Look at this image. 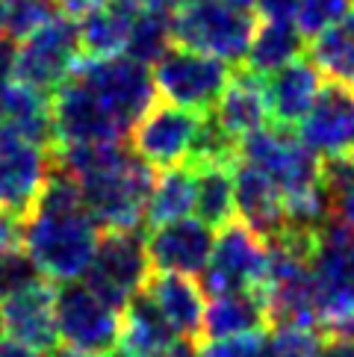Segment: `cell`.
Here are the masks:
<instances>
[{"instance_id":"13","label":"cell","mask_w":354,"mask_h":357,"mask_svg":"<svg viewBox=\"0 0 354 357\" xmlns=\"http://www.w3.org/2000/svg\"><path fill=\"white\" fill-rule=\"evenodd\" d=\"M201 112L180 109L174 104H157L151 107L142 119L133 124L130 130V151L151 169H177L186 165L192 154L198 127H201Z\"/></svg>"},{"instance_id":"16","label":"cell","mask_w":354,"mask_h":357,"mask_svg":"<svg viewBox=\"0 0 354 357\" xmlns=\"http://www.w3.org/2000/svg\"><path fill=\"white\" fill-rule=\"evenodd\" d=\"M298 139L319 157L354 151V86L322 83L310 112L298 124Z\"/></svg>"},{"instance_id":"11","label":"cell","mask_w":354,"mask_h":357,"mask_svg":"<svg viewBox=\"0 0 354 357\" xmlns=\"http://www.w3.org/2000/svg\"><path fill=\"white\" fill-rule=\"evenodd\" d=\"M56 337L62 346L107 357L121 340V313L100 301L83 280L56 289Z\"/></svg>"},{"instance_id":"33","label":"cell","mask_w":354,"mask_h":357,"mask_svg":"<svg viewBox=\"0 0 354 357\" xmlns=\"http://www.w3.org/2000/svg\"><path fill=\"white\" fill-rule=\"evenodd\" d=\"M36 278H39V272H36V266L30 263L24 245L0 251V298H6L12 292H18L21 287L33 284Z\"/></svg>"},{"instance_id":"38","label":"cell","mask_w":354,"mask_h":357,"mask_svg":"<svg viewBox=\"0 0 354 357\" xmlns=\"http://www.w3.org/2000/svg\"><path fill=\"white\" fill-rule=\"evenodd\" d=\"M12 74H15V42L0 36V89L12 83Z\"/></svg>"},{"instance_id":"9","label":"cell","mask_w":354,"mask_h":357,"mask_svg":"<svg viewBox=\"0 0 354 357\" xmlns=\"http://www.w3.org/2000/svg\"><path fill=\"white\" fill-rule=\"evenodd\" d=\"M151 77H154V89L166 104L207 116L231 80V66L174 45L154 66Z\"/></svg>"},{"instance_id":"28","label":"cell","mask_w":354,"mask_h":357,"mask_svg":"<svg viewBox=\"0 0 354 357\" xmlns=\"http://www.w3.org/2000/svg\"><path fill=\"white\" fill-rule=\"evenodd\" d=\"M310 62L319 74L337 83L354 86V6L310 42Z\"/></svg>"},{"instance_id":"29","label":"cell","mask_w":354,"mask_h":357,"mask_svg":"<svg viewBox=\"0 0 354 357\" xmlns=\"http://www.w3.org/2000/svg\"><path fill=\"white\" fill-rule=\"evenodd\" d=\"M171 47H174L171 15H166V12H154V9H136L124 56L148 68V66H157Z\"/></svg>"},{"instance_id":"21","label":"cell","mask_w":354,"mask_h":357,"mask_svg":"<svg viewBox=\"0 0 354 357\" xmlns=\"http://www.w3.org/2000/svg\"><path fill=\"white\" fill-rule=\"evenodd\" d=\"M213 121L231 139H243L248 133L269 124V104H266V83L248 71L231 74L224 92L219 95L216 107L210 109Z\"/></svg>"},{"instance_id":"6","label":"cell","mask_w":354,"mask_h":357,"mask_svg":"<svg viewBox=\"0 0 354 357\" xmlns=\"http://www.w3.org/2000/svg\"><path fill=\"white\" fill-rule=\"evenodd\" d=\"M151 263L139 227L136 231H104L98 239L92 266L83 275V284L112 310L124 313L128 301L145 287Z\"/></svg>"},{"instance_id":"39","label":"cell","mask_w":354,"mask_h":357,"mask_svg":"<svg viewBox=\"0 0 354 357\" xmlns=\"http://www.w3.org/2000/svg\"><path fill=\"white\" fill-rule=\"evenodd\" d=\"M316 357H354V342L343 337H322V346Z\"/></svg>"},{"instance_id":"4","label":"cell","mask_w":354,"mask_h":357,"mask_svg":"<svg viewBox=\"0 0 354 357\" xmlns=\"http://www.w3.org/2000/svg\"><path fill=\"white\" fill-rule=\"evenodd\" d=\"M239 160L269 177L284 201L310 192L322 177V157L313 154L298 136L269 124L239 139Z\"/></svg>"},{"instance_id":"22","label":"cell","mask_w":354,"mask_h":357,"mask_svg":"<svg viewBox=\"0 0 354 357\" xmlns=\"http://www.w3.org/2000/svg\"><path fill=\"white\" fill-rule=\"evenodd\" d=\"M266 331H269V316H266L263 292H227V296H216L210 298V304H204L198 342L266 334Z\"/></svg>"},{"instance_id":"5","label":"cell","mask_w":354,"mask_h":357,"mask_svg":"<svg viewBox=\"0 0 354 357\" xmlns=\"http://www.w3.org/2000/svg\"><path fill=\"white\" fill-rule=\"evenodd\" d=\"M266 272H269L266 239L251 234L243 222H227L219 227L198 287L210 298L227 296V292H263Z\"/></svg>"},{"instance_id":"18","label":"cell","mask_w":354,"mask_h":357,"mask_svg":"<svg viewBox=\"0 0 354 357\" xmlns=\"http://www.w3.org/2000/svg\"><path fill=\"white\" fill-rule=\"evenodd\" d=\"M233 210L239 222L266 242L275 239L286 227L284 195L263 172L243 160H236L233 165Z\"/></svg>"},{"instance_id":"3","label":"cell","mask_w":354,"mask_h":357,"mask_svg":"<svg viewBox=\"0 0 354 357\" xmlns=\"http://www.w3.org/2000/svg\"><path fill=\"white\" fill-rule=\"evenodd\" d=\"M257 18L227 0H186L171 12V39L177 47L195 50L227 66H239L248 54Z\"/></svg>"},{"instance_id":"26","label":"cell","mask_w":354,"mask_h":357,"mask_svg":"<svg viewBox=\"0 0 354 357\" xmlns=\"http://www.w3.org/2000/svg\"><path fill=\"white\" fill-rule=\"evenodd\" d=\"M236 165V162H233ZM233 165L231 162H198L189 165L195 177V210L198 222L210 231L233 222Z\"/></svg>"},{"instance_id":"44","label":"cell","mask_w":354,"mask_h":357,"mask_svg":"<svg viewBox=\"0 0 354 357\" xmlns=\"http://www.w3.org/2000/svg\"><path fill=\"white\" fill-rule=\"evenodd\" d=\"M227 3L236 9H251V6H257V0H227Z\"/></svg>"},{"instance_id":"40","label":"cell","mask_w":354,"mask_h":357,"mask_svg":"<svg viewBox=\"0 0 354 357\" xmlns=\"http://www.w3.org/2000/svg\"><path fill=\"white\" fill-rule=\"evenodd\" d=\"M130 3L136 9H154V12H166V15H171V12L180 9L186 0H130Z\"/></svg>"},{"instance_id":"35","label":"cell","mask_w":354,"mask_h":357,"mask_svg":"<svg viewBox=\"0 0 354 357\" xmlns=\"http://www.w3.org/2000/svg\"><path fill=\"white\" fill-rule=\"evenodd\" d=\"M260 21H289L295 24L298 0H257Z\"/></svg>"},{"instance_id":"34","label":"cell","mask_w":354,"mask_h":357,"mask_svg":"<svg viewBox=\"0 0 354 357\" xmlns=\"http://www.w3.org/2000/svg\"><path fill=\"white\" fill-rule=\"evenodd\" d=\"M263 346H266V334L198 342V357H263Z\"/></svg>"},{"instance_id":"30","label":"cell","mask_w":354,"mask_h":357,"mask_svg":"<svg viewBox=\"0 0 354 357\" xmlns=\"http://www.w3.org/2000/svg\"><path fill=\"white\" fill-rule=\"evenodd\" d=\"M56 15H59V9H56L54 0H12L3 36L12 42H24L27 36H33L36 30L45 27V24Z\"/></svg>"},{"instance_id":"36","label":"cell","mask_w":354,"mask_h":357,"mask_svg":"<svg viewBox=\"0 0 354 357\" xmlns=\"http://www.w3.org/2000/svg\"><path fill=\"white\" fill-rule=\"evenodd\" d=\"M328 204H331V219L354 227V183H348L346 189H339L334 195H328Z\"/></svg>"},{"instance_id":"45","label":"cell","mask_w":354,"mask_h":357,"mask_svg":"<svg viewBox=\"0 0 354 357\" xmlns=\"http://www.w3.org/2000/svg\"><path fill=\"white\" fill-rule=\"evenodd\" d=\"M0 340H3V319H0Z\"/></svg>"},{"instance_id":"19","label":"cell","mask_w":354,"mask_h":357,"mask_svg":"<svg viewBox=\"0 0 354 357\" xmlns=\"http://www.w3.org/2000/svg\"><path fill=\"white\" fill-rule=\"evenodd\" d=\"M319 89L322 74L307 56H298L281 71H275L266 83V104H269V119L275 121V127L281 130L298 127L310 112Z\"/></svg>"},{"instance_id":"15","label":"cell","mask_w":354,"mask_h":357,"mask_svg":"<svg viewBox=\"0 0 354 357\" xmlns=\"http://www.w3.org/2000/svg\"><path fill=\"white\" fill-rule=\"evenodd\" d=\"M0 319H3L6 340H15L39 354H47L50 349L59 346L56 287L45 278H36L33 284L0 298Z\"/></svg>"},{"instance_id":"8","label":"cell","mask_w":354,"mask_h":357,"mask_svg":"<svg viewBox=\"0 0 354 357\" xmlns=\"http://www.w3.org/2000/svg\"><path fill=\"white\" fill-rule=\"evenodd\" d=\"M50 124L56 139L54 148L121 145L130 136L128 127L104 107V100L71 74L59 89L50 92Z\"/></svg>"},{"instance_id":"27","label":"cell","mask_w":354,"mask_h":357,"mask_svg":"<svg viewBox=\"0 0 354 357\" xmlns=\"http://www.w3.org/2000/svg\"><path fill=\"white\" fill-rule=\"evenodd\" d=\"M195 210V177L189 165H177V169H166L154 177L151 186V198L145 207V225L160 227L169 222L189 219V213Z\"/></svg>"},{"instance_id":"24","label":"cell","mask_w":354,"mask_h":357,"mask_svg":"<svg viewBox=\"0 0 354 357\" xmlns=\"http://www.w3.org/2000/svg\"><path fill=\"white\" fill-rule=\"evenodd\" d=\"M133 15H136V6L130 0H109L107 6L95 9L92 15L80 18V24H77L80 56H86V59L124 56Z\"/></svg>"},{"instance_id":"25","label":"cell","mask_w":354,"mask_h":357,"mask_svg":"<svg viewBox=\"0 0 354 357\" xmlns=\"http://www.w3.org/2000/svg\"><path fill=\"white\" fill-rule=\"evenodd\" d=\"M307 39L298 33L295 24L289 21H257L254 36H251L248 54L243 59V71L266 77V74L281 71L293 59L305 56Z\"/></svg>"},{"instance_id":"31","label":"cell","mask_w":354,"mask_h":357,"mask_svg":"<svg viewBox=\"0 0 354 357\" xmlns=\"http://www.w3.org/2000/svg\"><path fill=\"white\" fill-rule=\"evenodd\" d=\"M351 6L354 0H298L295 27L305 39H316L328 27H334Z\"/></svg>"},{"instance_id":"20","label":"cell","mask_w":354,"mask_h":357,"mask_svg":"<svg viewBox=\"0 0 354 357\" xmlns=\"http://www.w3.org/2000/svg\"><path fill=\"white\" fill-rule=\"evenodd\" d=\"M142 289L157 304V310L166 316L174 334L198 346L201 319H204V292H201L198 280L171 272H151Z\"/></svg>"},{"instance_id":"37","label":"cell","mask_w":354,"mask_h":357,"mask_svg":"<svg viewBox=\"0 0 354 357\" xmlns=\"http://www.w3.org/2000/svg\"><path fill=\"white\" fill-rule=\"evenodd\" d=\"M54 3H56V9H59V12H62V15H66V18L77 21V18L92 15L95 9L107 6L109 0H54Z\"/></svg>"},{"instance_id":"1","label":"cell","mask_w":354,"mask_h":357,"mask_svg":"<svg viewBox=\"0 0 354 357\" xmlns=\"http://www.w3.org/2000/svg\"><path fill=\"white\" fill-rule=\"evenodd\" d=\"M50 165L71 177L98 231H136L154 186V169L128 145H66L50 151Z\"/></svg>"},{"instance_id":"43","label":"cell","mask_w":354,"mask_h":357,"mask_svg":"<svg viewBox=\"0 0 354 357\" xmlns=\"http://www.w3.org/2000/svg\"><path fill=\"white\" fill-rule=\"evenodd\" d=\"M12 9V0H0V36H3V27H6V15Z\"/></svg>"},{"instance_id":"42","label":"cell","mask_w":354,"mask_h":357,"mask_svg":"<svg viewBox=\"0 0 354 357\" xmlns=\"http://www.w3.org/2000/svg\"><path fill=\"white\" fill-rule=\"evenodd\" d=\"M45 357H100V354H88V351H77V349H71V346H56V349H50Z\"/></svg>"},{"instance_id":"17","label":"cell","mask_w":354,"mask_h":357,"mask_svg":"<svg viewBox=\"0 0 354 357\" xmlns=\"http://www.w3.org/2000/svg\"><path fill=\"white\" fill-rule=\"evenodd\" d=\"M216 234L198 219H180L151 227L145 236V251L151 272L171 275H201L213 254Z\"/></svg>"},{"instance_id":"10","label":"cell","mask_w":354,"mask_h":357,"mask_svg":"<svg viewBox=\"0 0 354 357\" xmlns=\"http://www.w3.org/2000/svg\"><path fill=\"white\" fill-rule=\"evenodd\" d=\"M71 77H77L83 86L92 89L104 100V107L128 130H133V124L154 107V98H157L151 71L128 56H112V59L80 56Z\"/></svg>"},{"instance_id":"32","label":"cell","mask_w":354,"mask_h":357,"mask_svg":"<svg viewBox=\"0 0 354 357\" xmlns=\"http://www.w3.org/2000/svg\"><path fill=\"white\" fill-rule=\"evenodd\" d=\"M322 346V331L313 328H277L266 337L263 357H316Z\"/></svg>"},{"instance_id":"7","label":"cell","mask_w":354,"mask_h":357,"mask_svg":"<svg viewBox=\"0 0 354 357\" xmlns=\"http://www.w3.org/2000/svg\"><path fill=\"white\" fill-rule=\"evenodd\" d=\"M310 272L319 296V319L328 328L354 313V227L343 222H325L316 231Z\"/></svg>"},{"instance_id":"23","label":"cell","mask_w":354,"mask_h":357,"mask_svg":"<svg viewBox=\"0 0 354 357\" xmlns=\"http://www.w3.org/2000/svg\"><path fill=\"white\" fill-rule=\"evenodd\" d=\"M0 124L18 130L30 142L54 151V124H50V95L27 83L12 80L0 89Z\"/></svg>"},{"instance_id":"2","label":"cell","mask_w":354,"mask_h":357,"mask_svg":"<svg viewBox=\"0 0 354 357\" xmlns=\"http://www.w3.org/2000/svg\"><path fill=\"white\" fill-rule=\"evenodd\" d=\"M100 231L86 213L77 183L50 169L39 198L21 219V245L39 278L50 284L80 280L92 266Z\"/></svg>"},{"instance_id":"14","label":"cell","mask_w":354,"mask_h":357,"mask_svg":"<svg viewBox=\"0 0 354 357\" xmlns=\"http://www.w3.org/2000/svg\"><path fill=\"white\" fill-rule=\"evenodd\" d=\"M50 151L0 124V210L21 222L50 177Z\"/></svg>"},{"instance_id":"41","label":"cell","mask_w":354,"mask_h":357,"mask_svg":"<svg viewBox=\"0 0 354 357\" xmlns=\"http://www.w3.org/2000/svg\"><path fill=\"white\" fill-rule=\"evenodd\" d=\"M0 357H45V354L21 346V342H15V340H0Z\"/></svg>"},{"instance_id":"12","label":"cell","mask_w":354,"mask_h":357,"mask_svg":"<svg viewBox=\"0 0 354 357\" xmlns=\"http://www.w3.org/2000/svg\"><path fill=\"white\" fill-rule=\"evenodd\" d=\"M77 59H80L77 21L56 15L15 47V74H12V80L27 83L50 95L68 80Z\"/></svg>"}]
</instances>
